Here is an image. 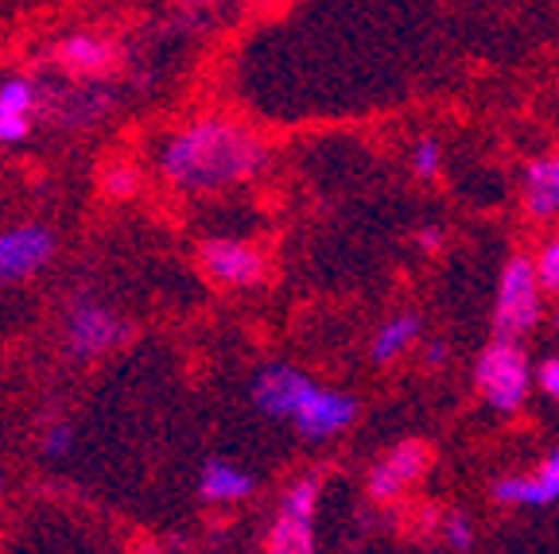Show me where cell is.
I'll return each instance as SVG.
<instances>
[{"label": "cell", "instance_id": "7a4b0ae2", "mask_svg": "<svg viewBox=\"0 0 559 554\" xmlns=\"http://www.w3.org/2000/svg\"><path fill=\"white\" fill-rule=\"evenodd\" d=\"M474 384H478L486 408H493L498 416H516L524 408L528 392L536 388V373L528 364L521 338L493 334V341L474 361Z\"/></svg>", "mask_w": 559, "mask_h": 554}, {"label": "cell", "instance_id": "8fae6325", "mask_svg": "<svg viewBox=\"0 0 559 554\" xmlns=\"http://www.w3.org/2000/svg\"><path fill=\"white\" fill-rule=\"evenodd\" d=\"M124 338V326L105 311V306H74L67 322V346L79 357H97L105 349H114Z\"/></svg>", "mask_w": 559, "mask_h": 554}, {"label": "cell", "instance_id": "7402d4cb", "mask_svg": "<svg viewBox=\"0 0 559 554\" xmlns=\"http://www.w3.org/2000/svg\"><path fill=\"white\" fill-rule=\"evenodd\" d=\"M132 191H136V171H129V167H117V171L109 174V194H117V198H129Z\"/></svg>", "mask_w": 559, "mask_h": 554}, {"label": "cell", "instance_id": "d6986e66", "mask_svg": "<svg viewBox=\"0 0 559 554\" xmlns=\"http://www.w3.org/2000/svg\"><path fill=\"white\" fill-rule=\"evenodd\" d=\"M536 272H540L544 291H559V241H548L536 256Z\"/></svg>", "mask_w": 559, "mask_h": 554}, {"label": "cell", "instance_id": "5b68a950", "mask_svg": "<svg viewBox=\"0 0 559 554\" xmlns=\"http://www.w3.org/2000/svg\"><path fill=\"white\" fill-rule=\"evenodd\" d=\"M431 466V446L424 438H404L396 442L393 450H384L381 458L373 461V469H369V496H373L377 504H393L401 501L404 493H408L412 485H416L419 477L428 473Z\"/></svg>", "mask_w": 559, "mask_h": 554}, {"label": "cell", "instance_id": "2e32d148", "mask_svg": "<svg viewBox=\"0 0 559 554\" xmlns=\"http://www.w3.org/2000/svg\"><path fill=\"white\" fill-rule=\"evenodd\" d=\"M35 105V86L24 79H12L0 86V117H16V113H32Z\"/></svg>", "mask_w": 559, "mask_h": 554}, {"label": "cell", "instance_id": "ffe728a7", "mask_svg": "<svg viewBox=\"0 0 559 554\" xmlns=\"http://www.w3.org/2000/svg\"><path fill=\"white\" fill-rule=\"evenodd\" d=\"M536 388H540L551 404H559V357L540 361V369H536Z\"/></svg>", "mask_w": 559, "mask_h": 554}, {"label": "cell", "instance_id": "603a6c76", "mask_svg": "<svg viewBox=\"0 0 559 554\" xmlns=\"http://www.w3.org/2000/svg\"><path fill=\"white\" fill-rule=\"evenodd\" d=\"M70 438H74V431H70L67 423L51 426V431H47V454H67L70 450Z\"/></svg>", "mask_w": 559, "mask_h": 554}, {"label": "cell", "instance_id": "3957f363", "mask_svg": "<svg viewBox=\"0 0 559 554\" xmlns=\"http://www.w3.org/2000/svg\"><path fill=\"white\" fill-rule=\"evenodd\" d=\"M544 314V284L536 261L528 256H513L501 268L498 279V299H493V334L501 338H524L528 329H536Z\"/></svg>", "mask_w": 559, "mask_h": 554}, {"label": "cell", "instance_id": "ac0fdd59", "mask_svg": "<svg viewBox=\"0 0 559 554\" xmlns=\"http://www.w3.org/2000/svg\"><path fill=\"white\" fill-rule=\"evenodd\" d=\"M439 167H443V144L431 140V136H424L416 147H412V171H416L419 179L431 182L439 174Z\"/></svg>", "mask_w": 559, "mask_h": 554}, {"label": "cell", "instance_id": "9c48e42d", "mask_svg": "<svg viewBox=\"0 0 559 554\" xmlns=\"http://www.w3.org/2000/svg\"><path fill=\"white\" fill-rule=\"evenodd\" d=\"M55 237L44 226H16L0 233V284L27 279L51 261Z\"/></svg>", "mask_w": 559, "mask_h": 554}, {"label": "cell", "instance_id": "52a82bcc", "mask_svg": "<svg viewBox=\"0 0 559 554\" xmlns=\"http://www.w3.org/2000/svg\"><path fill=\"white\" fill-rule=\"evenodd\" d=\"M489 496L506 508H551L559 504V446L533 469V473L498 477Z\"/></svg>", "mask_w": 559, "mask_h": 554}, {"label": "cell", "instance_id": "5bb4252c", "mask_svg": "<svg viewBox=\"0 0 559 554\" xmlns=\"http://www.w3.org/2000/svg\"><path fill=\"white\" fill-rule=\"evenodd\" d=\"M419 334H424V322H419V314H412V311L393 314V318L381 322V329L373 334V346H369V357H373V364L396 361V357H404L412 346H416Z\"/></svg>", "mask_w": 559, "mask_h": 554}, {"label": "cell", "instance_id": "4316f807", "mask_svg": "<svg viewBox=\"0 0 559 554\" xmlns=\"http://www.w3.org/2000/svg\"><path fill=\"white\" fill-rule=\"evenodd\" d=\"M556 326H559V306H556Z\"/></svg>", "mask_w": 559, "mask_h": 554}, {"label": "cell", "instance_id": "44dd1931", "mask_svg": "<svg viewBox=\"0 0 559 554\" xmlns=\"http://www.w3.org/2000/svg\"><path fill=\"white\" fill-rule=\"evenodd\" d=\"M27 136V113L16 117H0V144H16Z\"/></svg>", "mask_w": 559, "mask_h": 554}, {"label": "cell", "instance_id": "6da1fadb", "mask_svg": "<svg viewBox=\"0 0 559 554\" xmlns=\"http://www.w3.org/2000/svg\"><path fill=\"white\" fill-rule=\"evenodd\" d=\"M264 159L269 152L249 129L226 121V117H206L167 140L159 167L179 191L202 194L253 179Z\"/></svg>", "mask_w": 559, "mask_h": 554}, {"label": "cell", "instance_id": "9a60e30c", "mask_svg": "<svg viewBox=\"0 0 559 554\" xmlns=\"http://www.w3.org/2000/svg\"><path fill=\"white\" fill-rule=\"evenodd\" d=\"M109 47L102 44V39H94V35H70L67 44L59 47V59L67 70H79V74H86V70H102L105 62H109Z\"/></svg>", "mask_w": 559, "mask_h": 554}, {"label": "cell", "instance_id": "7c38bea8", "mask_svg": "<svg viewBox=\"0 0 559 554\" xmlns=\"http://www.w3.org/2000/svg\"><path fill=\"white\" fill-rule=\"evenodd\" d=\"M524 209L536 221L559 217V152L533 159V164L524 167Z\"/></svg>", "mask_w": 559, "mask_h": 554}, {"label": "cell", "instance_id": "cb8c5ba5", "mask_svg": "<svg viewBox=\"0 0 559 554\" xmlns=\"http://www.w3.org/2000/svg\"><path fill=\"white\" fill-rule=\"evenodd\" d=\"M424 361H428V369H443V364L451 361V346H447V341H431Z\"/></svg>", "mask_w": 559, "mask_h": 554}, {"label": "cell", "instance_id": "4fadbf2b", "mask_svg": "<svg viewBox=\"0 0 559 554\" xmlns=\"http://www.w3.org/2000/svg\"><path fill=\"white\" fill-rule=\"evenodd\" d=\"M253 489H257L253 473H245V469L234 466V461H206V466H202V481H199L202 501L234 504V501H245Z\"/></svg>", "mask_w": 559, "mask_h": 554}, {"label": "cell", "instance_id": "e0dca14e", "mask_svg": "<svg viewBox=\"0 0 559 554\" xmlns=\"http://www.w3.org/2000/svg\"><path fill=\"white\" fill-rule=\"evenodd\" d=\"M439 535L451 551H471L474 546V520L463 511H447L443 523H439Z\"/></svg>", "mask_w": 559, "mask_h": 554}, {"label": "cell", "instance_id": "484cf974", "mask_svg": "<svg viewBox=\"0 0 559 554\" xmlns=\"http://www.w3.org/2000/svg\"><path fill=\"white\" fill-rule=\"evenodd\" d=\"M0 489H4V473H0Z\"/></svg>", "mask_w": 559, "mask_h": 554}, {"label": "cell", "instance_id": "277c9868", "mask_svg": "<svg viewBox=\"0 0 559 554\" xmlns=\"http://www.w3.org/2000/svg\"><path fill=\"white\" fill-rule=\"evenodd\" d=\"M319 477H299L296 485L280 501L276 520L269 528V551L272 554H311L314 551V511H319Z\"/></svg>", "mask_w": 559, "mask_h": 554}, {"label": "cell", "instance_id": "d4e9b609", "mask_svg": "<svg viewBox=\"0 0 559 554\" xmlns=\"http://www.w3.org/2000/svg\"><path fill=\"white\" fill-rule=\"evenodd\" d=\"M416 241H419V249H424V252H436L439 244H443V233H439V229H424Z\"/></svg>", "mask_w": 559, "mask_h": 554}, {"label": "cell", "instance_id": "30bf717a", "mask_svg": "<svg viewBox=\"0 0 559 554\" xmlns=\"http://www.w3.org/2000/svg\"><path fill=\"white\" fill-rule=\"evenodd\" d=\"M202 268L218 284L253 287L264 276V256L245 241H206L202 244Z\"/></svg>", "mask_w": 559, "mask_h": 554}, {"label": "cell", "instance_id": "ba28073f", "mask_svg": "<svg viewBox=\"0 0 559 554\" xmlns=\"http://www.w3.org/2000/svg\"><path fill=\"white\" fill-rule=\"evenodd\" d=\"M311 392H314V381L307 373H299L292 364H269L253 381V404L261 416L288 419L292 423V416H296L299 404H304Z\"/></svg>", "mask_w": 559, "mask_h": 554}, {"label": "cell", "instance_id": "8992f818", "mask_svg": "<svg viewBox=\"0 0 559 554\" xmlns=\"http://www.w3.org/2000/svg\"><path fill=\"white\" fill-rule=\"evenodd\" d=\"M358 411H361V404L349 396V392H331L314 384V392L299 404L296 416H292V426L299 431V438L326 442V438H334V434L349 431L354 419H358Z\"/></svg>", "mask_w": 559, "mask_h": 554}]
</instances>
